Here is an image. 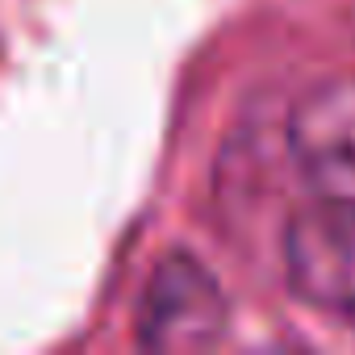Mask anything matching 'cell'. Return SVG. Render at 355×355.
<instances>
[{
  "mask_svg": "<svg viewBox=\"0 0 355 355\" xmlns=\"http://www.w3.org/2000/svg\"><path fill=\"white\" fill-rule=\"evenodd\" d=\"M230 305L218 276L189 251H167L138 297L134 330L150 351H205L226 334Z\"/></svg>",
  "mask_w": 355,
  "mask_h": 355,
  "instance_id": "6da1fadb",
  "label": "cell"
},
{
  "mask_svg": "<svg viewBox=\"0 0 355 355\" xmlns=\"http://www.w3.org/2000/svg\"><path fill=\"white\" fill-rule=\"evenodd\" d=\"M284 276L293 293L338 318H355V201L313 197L284 230Z\"/></svg>",
  "mask_w": 355,
  "mask_h": 355,
  "instance_id": "7a4b0ae2",
  "label": "cell"
},
{
  "mask_svg": "<svg viewBox=\"0 0 355 355\" xmlns=\"http://www.w3.org/2000/svg\"><path fill=\"white\" fill-rule=\"evenodd\" d=\"M288 155L313 197L355 201V76H326L293 101Z\"/></svg>",
  "mask_w": 355,
  "mask_h": 355,
  "instance_id": "3957f363",
  "label": "cell"
}]
</instances>
